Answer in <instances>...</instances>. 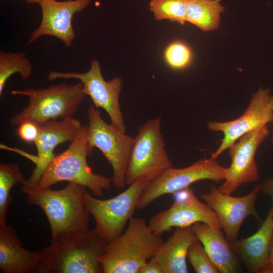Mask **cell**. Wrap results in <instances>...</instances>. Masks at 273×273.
<instances>
[{"mask_svg": "<svg viewBox=\"0 0 273 273\" xmlns=\"http://www.w3.org/2000/svg\"><path fill=\"white\" fill-rule=\"evenodd\" d=\"M161 122V117L158 116L148 120L139 128L126 171L127 186L143 177L152 181L172 167L165 150Z\"/></svg>", "mask_w": 273, "mask_h": 273, "instance_id": "52a82bcc", "label": "cell"}, {"mask_svg": "<svg viewBox=\"0 0 273 273\" xmlns=\"http://www.w3.org/2000/svg\"><path fill=\"white\" fill-rule=\"evenodd\" d=\"M167 64L174 69H182L191 62L192 53L190 48L180 41L172 42L166 48L164 53Z\"/></svg>", "mask_w": 273, "mask_h": 273, "instance_id": "d4e9b609", "label": "cell"}, {"mask_svg": "<svg viewBox=\"0 0 273 273\" xmlns=\"http://www.w3.org/2000/svg\"><path fill=\"white\" fill-rule=\"evenodd\" d=\"M108 242L94 228L61 236L40 249L42 273H101Z\"/></svg>", "mask_w": 273, "mask_h": 273, "instance_id": "7a4b0ae2", "label": "cell"}, {"mask_svg": "<svg viewBox=\"0 0 273 273\" xmlns=\"http://www.w3.org/2000/svg\"><path fill=\"white\" fill-rule=\"evenodd\" d=\"M226 169L216 160L210 158L199 160L184 168L170 167L158 178L148 183L137 209H145L160 197L172 194L200 180L208 179L218 183L224 180Z\"/></svg>", "mask_w": 273, "mask_h": 273, "instance_id": "9c48e42d", "label": "cell"}, {"mask_svg": "<svg viewBox=\"0 0 273 273\" xmlns=\"http://www.w3.org/2000/svg\"><path fill=\"white\" fill-rule=\"evenodd\" d=\"M269 133L265 125L245 134L229 148L231 164L226 168L224 182L218 188L221 192L232 195L243 184L258 180L255 155Z\"/></svg>", "mask_w": 273, "mask_h": 273, "instance_id": "4fadbf2b", "label": "cell"}, {"mask_svg": "<svg viewBox=\"0 0 273 273\" xmlns=\"http://www.w3.org/2000/svg\"><path fill=\"white\" fill-rule=\"evenodd\" d=\"M188 0H150V11L156 20H168L185 25L187 22Z\"/></svg>", "mask_w": 273, "mask_h": 273, "instance_id": "cb8c5ba5", "label": "cell"}, {"mask_svg": "<svg viewBox=\"0 0 273 273\" xmlns=\"http://www.w3.org/2000/svg\"><path fill=\"white\" fill-rule=\"evenodd\" d=\"M88 147L93 155L98 148L113 170L112 185L117 189L126 185V175L134 138L113 124L106 123L98 109L90 105L87 109Z\"/></svg>", "mask_w": 273, "mask_h": 273, "instance_id": "ba28073f", "label": "cell"}, {"mask_svg": "<svg viewBox=\"0 0 273 273\" xmlns=\"http://www.w3.org/2000/svg\"><path fill=\"white\" fill-rule=\"evenodd\" d=\"M25 2L29 4H38L41 0H24Z\"/></svg>", "mask_w": 273, "mask_h": 273, "instance_id": "4dcf8cb0", "label": "cell"}, {"mask_svg": "<svg viewBox=\"0 0 273 273\" xmlns=\"http://www.w3.org/2000/svg\"><path fill=\"white\" fill-rule=\"evenodd\" d=\"M272 234L273 215L270 210L254 234L230 243L234 252L248 272L266 273L269 266V250Z\"/></svg>", "mask_w": 273, "mask_h": 273, "instance_id": "ac0fdd59", "label": "cell"}, {"mask_svg": "<svg viewBox=\"0 0 273 273\" xmlns=\"http://www.w3.org/2000/svg\"><path fill=\"white\" fill-rule=\"evenodd\" d=\"M138 273H163L159 264L151 258L140 268Z\"/></svg>", "mask_w": 273, "mask_h": 273, "instance_id": "83f0119b", "label": "cell"}, {"mask_svg": "<svg viewBox=\"0 0 273 273\" xmlns=\"http://www.w3.org/2000/svg\"><path fill=\"white\" fill-rule=\"evenodd\" d=\"M93 0H41V19L39 26L30 34L27 42L31 44L41 36L50 35L71 47L75 39L72 25L75 14L83 11Z\"/></svg>", "mask_w": 273, "mask_h": 273, "instance_id": "9a60e30c", "label": "cell"}, {"mask_svg": "<svg viewBox=\"0 0 273 273\" xmlns=\"http://www.w3.org/2000/svg\"><path fill=\"white\" fill-rule=\"evenodd\" d=\"M38 131V124L31 121H26L18 125L15 133L22 141L30 143L35 142Z\"/></svg>", "mask_w": 273, "mask_h": 273, "instance_id": "4316f807", "label": "cell"}, {"mask_svg": "<svg viewBox=\"0 0 273 273\" xmlns=\"http://www.w3.org/2000/svg\"><path fill=\"white\" fill-rule=\"evenodd\" d=\"M224 8L221 0H188L187 22L205 32L217 29Z\"/></svg>", "mask_w": 273, "mask_h": 273, "instance_id": "44dd1931", "label": "cell"}, {"mask_svg": "<svg viewBox=\"0 0 273 273\" xmlns=\"http://www.w3.org/2000/svg\"><path fill=\"white\" fill-rule=\"evenodd\" d=\"M87 188L69 182L63 189L50 187L22 186L26 203L39 207L45 214L51 230V242L59 237L88 230L89 213L84 204Z\"/></svg>", "mask_w": 273, "mask_h": 273, "instance_id": "6da1fadb", "label": "cell"}, {"mask_svg": "<svg viewBox=\"0 0 273 273\" xmlns=\"http://www.w3.org/2000/svg\"><path fill=\"white\" fill-rule=\"evenodd\" d=\"M271 106H272V109H273V96L272 97V99H271ZM272 145H273V136H272Z\"/></svg>", "mask_w": 273, "mask_h": 273, "instance_id": "1f68e13d", "label": "cell"}, {"mask_svg": "<svg viewBox=\"0 0 273 273\" xmlns=\"http://www.w3.org/2000/svg\"><path fill=\"white\" fill-rule=\"evenodd\" d=\"M272 97L268 87H260L253 94L248 107L239 117L226 122H208L210 130L221 131L224 134L219 146L212 153L210 159L216 160L245 134L273 122Z\"/></svg>", "mask_w": 273, "mask_h": 273, "instance_id": "7c38bea8", "label": "cell"}, {"mask_svg": "<svg viewBox=\"0 0 273 273\" xmlns=\"http://www.w3.org/2000/svg\"><path fill=\"white\" fill-rule=\"evenodd\" d=\"M82 125L79 120L73 117L38 124V134L34 142L37 153L34 158L35 167L22 186H36L46 167L55 155L54 151L56 147L66 142H71Z\"/></svg>", "mask_w": 273, "mask_h": 273, "instance_id": "2e32d148", "label": "cell"}, {"mask_svg": "<svg viewBox=\"0 0 273 273\" xmlns=\"http://www.w3.org/2000/svg\"><path fill=\"white\" fill-rule=\"evenodd\" d=\"M39 251L25 249L15 229L0 223V269L4 273H42Z\"/></svg>", "mask_w": 273, "mask_h": 273, "instance_id": "e0dca14e", "label": "cell"}, {"mask_svg": "<svg viewBox=\"0 0 273 273\" xmlns=\"http://www.w3.org/2000/svg\"><path fill=\"white\" fill-rule=\"evenodd\" d=\"M187 260L197 273L218 272L198 239L195 241L190 246L187 254Z\"/></svg>", "mask_w": 273, "mask_h": 273, "instance_id": "484cf974", "label": "cell"}, {"mask_svg": "<svg viewBox=\"0 0 273 273\" xmlns=\"http://www.w3.org/2000/svg\"><path fill=\"white\" fill-rule=\"evenodd\" d=\"M197 239L191 226L176 228L173 235L161 243L152 258L159 264L163 273H187L188 250Z\"/></svg>", "mask_w": 273, "mask_h": 273, "instance_id": "ffe728a7", "label": "cell"}, {"mask_svg": "<svg viewBox=\"0 0 273 273\" xmlns=\"http://www.w3.org/2000/svg\"><path fill=\"white\" fill-rule=\"evenodd\" d=\"M191 226L218 272L236 273L242 271L240 260L222 229L215 228L203 222L195 223Z\"/></svg>", "mask_w": 273, "mask_h": 273, "instance_id": "d6986e66", "label": "cell"}, {"mask_svg": "<svg viewBox=\"0 0 273 273\" xmlns=\"http://www.w3.org/2000/svg\"><path fill=\"white\" fill-rule=\"evenodd\" d=\"M172 194L174 201L172 205L155 214L149 221L148 225L155 235L160 236L173 228L189 227L197 222L221 229L213 210L196 197L192 189L187 187Z\"/></svg>", "mask_w": 273, "mask_h": 273, "instance_id": "8fae6325", "label": "cell"}, {"mask_svg": "<svg viewBox=\"0 0 273 273\" xmlns=\"http://www.w3.org/2000/svg\"><path fill=\"white\" fill-rule=\"evenodd\" d=\"M261 191L259 184L249 194L236 197L223 194L218 188L211 186L209 192L202 195V199L217 216L229 243L238 239L241 226L248 216H253L260 220L255 207V201Z\"/></svg>", "mask_w": 273, "mask_h": 273, "instance_id": "5bb4252c", "label": "cell"}, {"mask_svg": "<svg viewBox=\"0 0 273 273\" xmlns=\"http://www.w3.org/2000/svg\"><path fill=\"white\" fill-rule=\"evenodd\" d=\"M163 242L145 219L133 217L123 233L108 243L100 261L103 273H138Z\"/></svg>", "mask_w": 273, "mask_h": 273, "instance_id": "277c9868", "label": "cell"}, {"mask_svg": "<svg viewBox=\"0 0 273 273\" xmlns=\"http://www.w3.org/2000/svg\"><path fill=\"white\" fill-rule=\"evenodd\" d=\"M266 273H273V234L271 238L269 250V266Z\"/></svg>", "mask_w": 273, "mask_h": 273, "instance_id": "f546056e", "label": "cell"}, {"mask_svg": "<svg viewBox=\"0 0 273 273\" xmlns=\"http://www.w3.org/2000/svg\"><path fill=\"white\" fill-rule=\"evenodd\" d=\"M92 156L88 147V124H85L68 148L52 158L36 186L51 187L65 181L74 183L85 187L94 196L102 198L104 192L111 188L112 179L93 171L87 161Z\"/></svg>", "mask_w": 273, "mask_h": 273, "instance_id": "3957f363", "label": "cell"}, {"mask_svg": "<svg viewBox=\"0 0 273 273\" xmlns=\"http://www.w3.org/2000/svg\"><path fill=\"white\" fill-rule=\"evenodd\" d=\"M47 77L51 81L61 78L79 80L85 94L90 98L94 106L97 109H104L108 114L111 123L125 132V124L119 103L122 80L116 76L109 81L105 80L97 60H92L90 69L87 72L51 71Z\"/></svg>", "mask_w": 273, "mask_h": 273, "instance_id": "30bf717a", "label": "cell"}, {"mask_svg": "<svg viewBox=\"0 0 273 273\" xmlns=\"http://www.w3.org/2000/svg\"><path fill=\"white\" fill-rule=\"evenodd\" d=\"M143 177L128 186L118 195L102 199L90 194L84 195V204L95 221V228L108 243L120 236L133 217L140 197L149 182Z\"/></svg>", "mask_w": 273, "mask_h": 273, "instance_id": "8992f818", "label": "cell"}, {"mask_svg": "<svg viewBox=\"0 0 273 273\" xmlns=\"http://www.w3.org/2000/svg\"><path fill=\"white\" fill-rule=\"evenodd\" d=\"M25 179L16 163L0 164V223H7L8 208L12 201L10 192L17 184L22 185Z\"/></svg>", "mask_w": 273, "mask_h": 273, "instance_id": "603a6c76", "label": "cell"}, {"mask_svg": "<svg viewBox=\"0 0 273 273\" xmlns=\"http://www.w3.org/2000/svg\"><path fill=\"white\" fill-rule=\"evenodd\" d=\"M13 95L28 97V105L12 117L10 123L18 126L26 121L40 124L58 118L73 117L86 96L82 83H66L34 89L13 90Z\"/></svg>", "mask_w": 273, "mask_h": 273, "instance_id": "5b68a950", "label": "cell"}, {"mask_svg": "<svg viewBox=\"0 0 273 273\" xmlns=\"http://www.w3.org/2000/svg\"><path fill=\"white\" fill-rule=\"evenodd\" d=\"M260 184L261 191L263 194L268 195L271 199L272 206L270 210L273 215V177L266 178Z\"/></svg>", "mask_w": 273, "mask_h": 273, "instance_id": "f1b7e54d", "label": "cell"}, {"mask_svg": "<svg viewBox=\"0 0 273 273\" xmlns=\"http://www.w3.org/2000/svg\"><path fill=\"white\" fill-rule=\"evenodd\" d=\"M33 66L24 53L0 51V96L8 79L15 73H19L26 80L31 75Z\"/></svg>", "mask_w": 273, "mask_h": 273, "instance_id": "7402d4cb", "label": "cell"}]
</instances>
